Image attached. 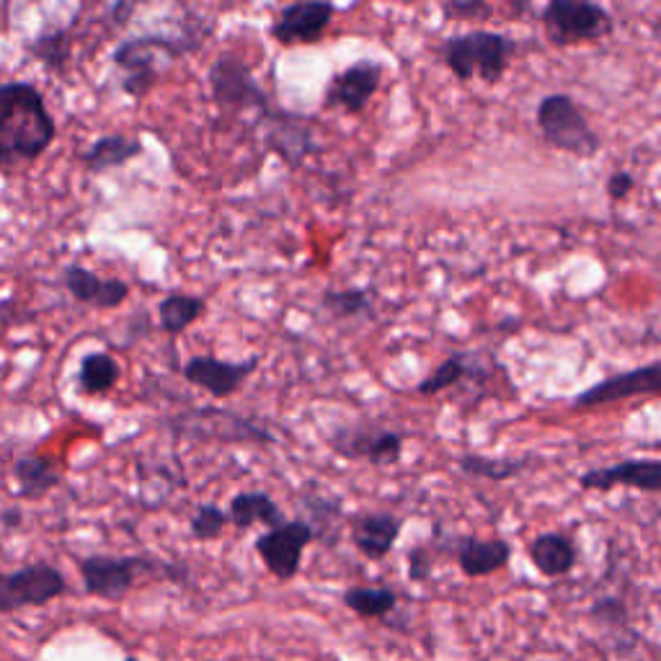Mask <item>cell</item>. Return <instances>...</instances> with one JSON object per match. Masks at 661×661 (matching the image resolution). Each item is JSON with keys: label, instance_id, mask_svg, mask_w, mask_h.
I'll return each instance as SVG.
<instances>
[{"label": "cell", "instance_id": "13", "mask_svg": "<svg viewBox=\"0 0 661 661\" xmlns=\"http://www.w3.org/2000/svg\"><path fill=\"white\" fill-rule=\"evenodd\" d=\"M259 365H261L259 354H254V357L243 362H228L212 357V354H199V357L186 359L181 375H184V380L189 382V385L199 388V391L210 393L212 399L222 401L238 393L243 382L259 370Z\"/></svg>", "mask_w": 661, "mask_h": 661}, {"label": "cell", "instance_id": "35", "mask_svg": "<svg viewBox=\"0 0 661 661\" xmlns=\"http://www.w3.org/2000/svg\"><path fill=\"white\" fill-rule=\"evenodd\" d=\"M127 661H135V659H127Z\"/></svg>", "mask_w": 661, "mask_h": 661}, {"label": "cell", "instance_id": "31", "mask_svg": "<svg viewBox=\"0 0 661 661\" xmlns=\"http://www.w3.org/2000/svg\"><path fill=\"white\" fill-rule=\"evenodd\" d=\"M32 52L37 54V58L45 62L47 68H54V71H60L62 65H65L68 54H71V41H68L65 32H52L45 34V37H39L32 45Z\"/></svg>", "mask_w": 661, "mask_h": 661}, {"label": "cell", "instance_id": "34", "mask_svg": "<svg viewBox=\"0 0 661 661\" xmlns=\"http://www.w3.org/2000/svg\"><path fill=\"white\" fill-rule=\"evenodd\" d=\"M429 574V563H427V555H424V551H414L412 553V579H427Z\"/></svg>", "mask_w": 661, "mask_h": 661}, {"label": "cell", "instance_id": "12", "mask_svg": "<svg viewBox=\"0 0 661 661\" xmlns=\"http://www.w3.org/2000/svg\"><path fill=\"white\" fill-rule=\"evenodd\" d=\"M661 393V365L659 362H649V365L636 367V370L610 375L587 391H582L572 401L574 412H589V408L610 406V403H621L628 399H638V395H653Z\"/></svg>", "mask_w": 661, "mask_h": 661}, {"label": "cell", "instance_id": "18", "mask_svg": "<svg viewBox=\"0 0 661 661\" xmlns=\"http://www.w3.org/2000/svg\"><path fill=\"white\" fill-rule=\"evenodd\" d=\"M403 530V519L391 512H365L352 519V542L370 561L385 559Z\"/></svg>", "mask_w": 661, "mask_h": 661}, {"label": "cell", "instance_id": "6", "mask_svg": "<svg viewBox=\"0 0 661 661\" xmlns=\"http://www.w3.org/2000/svg\"><path fill=\"white\" fill-rule=\"evenodd\" d=\"M207 83H210L212 101L218 103L222 111L238 114V111L256 109L261 111L264 117H267L269 111H274L271 109L267 88L256 81L254 68L241 58H235V54H220V58H215L212 65L207 68Z\"/></svg>", "mask_w": 661, "mask_h": 661}, {"label": "cell", "instance_id": "29", "mask_svg": "<svg viewBox=\"0 0 661 661\" xmlns=\"http://www.w3.org/2000/svg\"><path fill=\"white\" fill-rule=\"evenodd\" d=\"M344 602H346V608H352L357 615L382 617L395 608V591L385 589V587H378V589L357 587V589L346 591Z\"/></svg>", "mask_w": 661, "mask_h": 661}, {"label": "cell", "instance_id": "27", "mask_svg": "<svg viewBox=\"0 0 661 661\" xmlns=\"http://www.w3.org/2000/svg\"><path fill=\"white\" fill-rule=\"evenodd\" d=\"M476 367V357L470 352H452L442 365H437L427 378H424L419 385H416V393L419 395H440L450 388L461 385V382L468 378Z\"/></svg>", "mask_w": 661, "mask_h": 661}, {"label": "cell", "instance_id": "21", "mask_svg": "<svg viewBox=\"0 0 661 661\" xmlns=\"http://www.w3.org/2000/svg\"><path fill=\"white\" fill-rule=\"evenodd\" d=\"M145 150L143 140L127 135H103L90 148L83 152V166L90 173H103L109 169H120L135 158H140Z\"/></svg>", "mask_w": 661, "mask_h": 661}, {"label": "cell", "instance_id": "1", "mask_svg": "<svg viewBox=\"0 0 661 661\" xmlns=\"http://www.w3.org/2000/svg\"><path fill=\"white\" fill-rule=\"evenodd\" d=\"M58 137L45 96L26 81L0 83V166L32 163Z\"/></svg>", "mask_w": 661, "mask_h": 661}, {"label": "cell", "instance_id": "32", "mask_svg": "<svg viewBox=\"0 0 661 661\" xmlns=\"http://www.w3.org/2000/svg\"><path fill=\"white\" fill-rule=\"evenodd\" d=\"M442 13L448 19L470 21V19H486L491 13V5L483 0H452V3L442 5Z\"/></svg>", "mask_w": 661, "mask_h": 661}, {"label": "cell", "instance_id": "14", "mask_svg": "<svg viewBox=\"0 0 661 661\" xmlns=\"http://www.w3.org/2000/svg\"><path fill=\"white\" fill-rule=\"evenodd\" d=\"M148 566L150 563L140 555H124V559L90 555V559L81 561V576L88 595L103 597V600H122L135 584L137 574L145 572Z\"/></svg>", "mask_w": 661, "mask_h": 661}, {"label": "cell", "instance_id": "24", "mask_svg": "<svg viewBox=\"0 0 661 661\" xmlns=\"http://www.w3.org/2000/svg\"><path fill=\"white\" fill-rule=\"evenodd\" d=\"M533 457H486L478 455V452H465V455L457 457V468H461L465 476L473 478H486V481H512L517 478L519 473H525L530 468Z\"/></svg>", "mask_w": 661, "mask_h": 661}, {"label": "cell", "instance_id": "22", "mask_svg": "<svg viewBox=\"0 0 661 661\" xmlns=\"http://www.w3.org/2000/svg\"><path fill=\"white\" fill-rule=\"evenodd\" d=\"M530 561L542 576H563L576 566L574 542L561 533H542L530 542Z\"/></svg>", "mask_w": 661, "mask_h": 661}, {"label": "cell", "instance_id": "7", "mask_svg": "<svg viewBox=\"0 0 661 661\" xmlns=\"http://www.w3.org/2000/svg\"><path fill=\"white\" fill-rule=\"evenodd\" d=\"M406 434L380 424H346L331 431L329 448L346 461H365L375 468H393L401 463Z\"/></svg>", "mask_w": 661, "mask_h": 661}, {"label": "cell", "instance_id": "2", "mask_svg": "<svg viewBox=\"0 0 661 661\" xmlns=\"http://www.w3.org/2000/svg\"><path fill=\"white\" fill-rule=\"evenodd\" d=\"M201 39H205V29H194L192 24L176 34L161 32L124 39L114 50V65L124 73V94H130L132 99H143L161 75L158 60H179L197 52Z\"/></svg>", "mask_w": 661, "mask_h": 661}, {"label": "cell", "instance_id": "8", "mask_svg": "<svg viewBox=\"0 0 661 661\" xmlns=\"http://www.w3.org/2000/svg\"><path fill=\"white\" fill-rule=\"evenodd\" d=\"M65 576L50 563H32L19 572L0 574V612L41 608L65 591Z\"/></svg>", "mask_w": 661, "mask_h": 661}, {"label": "cell", "instance_id": "23", "mask_svg": "<svg viewBox=\"0 0 661 661\" xmlns=\"http://www.w3.org/2000/svg\"><path fill=\"white\" fill-rule=\"evenodd\" d=\"M205 297L189 295V292H171L158 305V323H161V331L169 333V336H181L189 326L205 316Z\"/></svg>", "mask_w": 661, "mask_h": 661}, {"label": "cell", "instance_id": "28", "mask_svg": "<svg viewBox=\"0 0 661 661\" xmlns=\"http://www.w3.org/2000/svg\"><path fill=\"white\" fill-rule=\"evenodd\" d=\"M375 303V292L370 287H346L326 290L321 295V308L333 318H357L370 316Z\"/></svg>", "mask_w": 661, "mask_h": 661}, {"label": "cell", "instance_id": "16", "mask_svg": "<svg viewBox=\"0 0 661 661\" xmlns=\"http://www.w3.org/2000/svg\"><path fill=\"white\" fill-rule=\"evenodd\" d=\"M267 148L282 158L290 169H301L316 148L313 127L303 117L287 114V111H269L267 114Z\"/></svg>", "mask_w": 661, "mask_h": 661}, {"label": "cell", "instance_id": "26", "mask_svg": "<svg viewBox=\"0 0 661 661\" xmlns=\"http://www.w3.org/2000/svg\"><path fill=\"white\" fill-rule=\"evenodd\" d=\"M13 476H16L21 497L24 499L45 497L47 491L60 483V470L39 455L19 457L16 468H13Z\"/></svg>", "mask_w": 661, "mask_h": 661}, {"label": "cell", "instance_id": "20", "mask_svg": "<svg viewBox=\"0 0 661 661\" xmlns=\"http://www.w3.org/2000/svg\"><path fill=\"white\" fill-rule=\"evenodd\" d=\"M228 522H233L238 530H246V527L254 525H267L271 530V527L282 525L284 514L280 504L267 491H241L231 499Z\"/></svg>", "mask_w": 661, "mask_h": 661}, {"label": "cell", "instance_id": "30", "mask_svg": "<svg viewBox=\"0 0 661 661\" xmlns=\"http://www.w3.org/2000/svg\"><path fill=\"white\" fill-rule=\"evenodd\" d=\"M228 525V512L218 504H199L197 512L189 522V530L197 540H215L220 538Z\"/></svg>", "mask_w": 661, "mask_h": 661}, {"label": "cell", "instance_id": "33", "mask_svg": "<svg viewBox=\"0 0 661 661\" xmlns=\"http://www.w3.org/2000/svg\"><path fill=\"white\" fill-rule=\"evenodd\" d=\"M604 186H608V197L612 201H623V199L631 197L633 189H636V176H633L631 171L621 169V171L612 173V176L608 179V184H604Z\"/></svg>", "mask_w": 661, "mask_h": 661}, {"label": "cell", "instance_id": "3", "mask_svg": "<svg viewBox=\"0 0 661 661\" xmlns=\"http://www.w3.org/2000/svg\"><path fill=\"white\" fill-rule=\"evenodd\" d=\"M517 39L501 32L473 29L455 34L442 41L440 54L448 71L457 81L468 83L473 78L483 81L486 86H497L510 71L512 58L517 54Z\"/></svg>", "mask_w": 661, "mask_h": 661}, {"label": "cell", "instance_id": "5", "mask_svg": "<svg viewBox=\"0 0 661 661\" xmlns=\"http://www.w3.org/2000/svg\"><path fill=\"white\" fill-rule=\"evenodd\" d=\"M542 32L559 50L600 41L615 32V19L600 3L587 0H551L542 9Z\"/></svg>", "mask_w": 661, "mask_h": 661}, {"label": "cell", "instance_id": "19", "mask_svg": "<svg viewBox=\"0 0 661 661\" xmlns=\"http://www.w3.org/2000/svg\"><path fill=\"white\" fill-rule=\"evenodd\" d=\"M457 563L468 576H489L504 568L512 559V548L506 540H478L461 538L457 540Z\"/></svg>", "mask_w": 661, "mask_h": 661}, {"label": "cell", "instance_id": "4", "mask_svg": "<svg viewBox=\"0 0 661 661\" xmlns=\"http://www.w3.org/2000/svg\"><path fill=\"white\" fill-rule=\"evenodd\" d=\"M535 122L546 143L566 156L587 161L602 150V137L597 135L579 103L568 94L542 96L538 111H535Z\"/></svg>", "mask_w": 661, "mask_h": 661}, {"label": "cell", "instance_id": "11", "mask_svg": "<svg viewBox=\"0 0 661 661\" xmlns=\"http://www.w3.org/2000/svg\"><path fill=\"white\" fill-rule=\"evenodd\" d=\"M385 68L378 60H359L354 65L333 75L326 83L323 90V109L344 111V114H362L370 107L372 96L380 90Z\"/></svg>", "mask_w": 661, "mask_h": 661}, {"label": "cell", "instance_id": "17", "mask_svg": "<svg viewBox=\"0 0 661 661\" xmlns=\"http://www.w3.org/2000/svg\"><path fill=\"white\" fill-rule=\"evenodd\" d=\"M62 280H65V290L71 292L73 301L96 310H114L130 297L127 282L107 280V277H99L90 269L81 267V264H71Z\"/></svg>", "mask_w": 661, "mask_h": 661}, {"label": "cell", "instance_id": "15", "mask_svg": "<svg viewBox=\"0 0 661 661\" xmlns=\"http://www.w3.org/2000/svg\"><path fill=\"white\" fill-rule=\"evenodd\" d=\"M579 486L584 491H612L617 486L636 489L646 493L661 491V463L657 457L649 461H623L608 468H591L579 476Z\"/></svg>", "mask_w": 661, "mask_h": 661}, {"label": "cell", "instance_id": "25", "mask_svg": "<svg viewBox=\"0 0 661 661\" xmlns=\"http://www.w3.org/2000/svg\"><path fill=\"white\" fill-rule=\"evenodd\" d=\"M122 378V367L107 352H90L81 359L78 388L86 395H107Z\"/></svg>", "mask_w": 661, "mask_h": 661}, {"label": "cell", "instance_id": "10", "mask_svg": "<svg viewBox=\"0 0 661 661\" xmlns=\"http://www.w3.org/2000/svg\"><path fill=\"white\" fill-rule=\"evenodd\" d=\"M313 538H316V530H313L308 522L284 519L282 525L271 527V530L256 538V553L261 555L264 566H267L277 579L287 582L301 572L303 553L305 548L310 546Z\"/></svg>", "mask_w": 661, "mask_h": 661}, {"label": "cell", "instance_id": "9", "mask_svg": "<svg viewBox=\"0 0 661 661\" xmlns=\"http://www.w3.org/2000/svg\"><path fill=\"white\" fill-rule=\"evenodd\" d=\"M339 9L326 0H301V3H290L277 13L274 24H271V39L282 47H308L318 45L329 32L333 16Z\"/></svg>", "mask_w": 661, "mask_h": 661}]
</instances>
